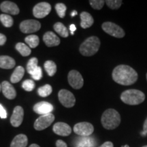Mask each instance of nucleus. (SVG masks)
<instances>
[{
  "label": "nucleus",
  "instance_id": "nucleus-1",
  "mask_svg": "<svg viewBox=\"0 0 147 147\" xmlns=\"http://www.w3.org/2000/svg\"><path fill=\"white\" fill-rule=\"evenodd\" d=\"M113 79L121 85H131L138 80V74L135 69L127 65H119L113 69Z\"/></svg>",
  "mask_w": 147,
  "mask_h": 147
},
{
  "label": "nucleus",
  "instance_id": "nucleus-2",
  "mask_svg": "<svg viewBox=\"0 0 147 147\" xmlns=\"http://www.w3.org/2000/svg\"><path fill=\"white\" fill-rule=\"evenodd\" d=\"M101 122L102 126L106 129H115L121 123L120 115L117 110L110 108L104 112Z\"/></svg>",
  "mask_w": 147,
  "mask_h": 147
},
{
  "label": "nucleus",
  "instance_id": "nucleus-3",
  "mask_svg": "<svg viewBox=\"0 0 147 147\" xmlns=\"http://www.w3.org/2000/svg\"><path fill=\"white\" fill-rule=\"evenodd\" d=\"M100 47V40L96 36H91L82 42L80 45V54L85 57H91L98 52Z\"/></svg>",
  "mask_w": 147,
  "mask_h": 147
},
{
  "label": "nucleus",
  "instance_id": "nucleus-4",
  "mask_svg": "<svg viewBox=\"0 0 147 147\" xmlns=\"http://www.w3.org/2000/svg\"><path fill=\"white\" fill-rule=\"evenodd\" d=\"M121 100L128 105H138L144 101L145 95L140 90L129 89L121 93Z\"/></svg>",
  "mask_w": 147,
  "mask_h": 147
},
{
  "label": "nucleus",
  "instance_id": "nucleus-5",
  "mask_svg": "<svg viewBox=\"0 0 147 147\" xmlns=\"http://www.w3.org/2000/svg\"><path fill=\"white\" fill-rule=\"evenodd\" d=\"M102 28L106 34L117 38H122L125 36L124 30L120 26L112 22H105L102 24Z\"/></svg>",
  "mask_w": 147,
  "mask_h": 147
},
{
  "label": "nucleus",
  "instance_id": "nucleus-6",
  "mask_svg": "<svg viewBox=\"0 0 147 147\" xmlns=\"http://www.w3.org/2000/svg\"><path fill=\"white\" fill-rule=\"evenodd\" d=\"M55 116L52 113L41 115L34 123V128L37 131H42L49 127L55 121Z\"/></svg>",
  "mask_w": 147,
  "mask_h": 147
},
{
  "label": "nucleus",
  "instance_id": "nucleus-7",
  "mask_svg": "<svg viewBox=\"0 0 147 147\" xmlns=\"http://www.w3.org/2000/svg\"><path fill=\"white\" fill-rule=\"evenodd\" d=\"M58 97L61 104L65 108H71L76 103V99L71 92L68 90L61 89L58 93Z\"/></svg>",
  "mask_w": 147,
  "mask_h": 147
},
{
  "label": "nucleus",
  "instance_id": "nucleus-8",
  "mask_svg": "<svg viewBox=\"0 0 147 147\" xmlns=\"http://www.w3.org/2000/svg\"><path fill=\"white\" fill-rule=\"evenodd\" d=\"M74 131L82 137H87L93 133L94 127L88 122L78 123L74 127Z\"/></svg>",
  "mask_w": 147,
  "mask_h": 147
},
{
  "label": "nucleus",
  "instance_id": "nucleus-9",
  "mask_svg": "<svg viewBox=\"0 0 147 147\" xmlns=\"http://www.w3.org/2000/svg\"><path fill=\"white\" fill-rule=\"evenodd\" d=\"M41 28V24L36 20H25L20 24V29L24 34H32Z\"/></svg>",
  "mask_w": 147,
  "mask_h": 147
},
{
  "label": "nucleus",
  "instance_id": "nucleus-10",
  "mask_svg": "<svg viewBox=\"0 0 147 147\" xmlns=\"http://www.w3.org/2000/svg\"><path fill=\"white\" fill-rule=\"evenodd\" d=\"M67 80L69 85L74 89H80L83 87L84 80L80 72L76 70H71L68 74Z\"/></svg>",
  "mask_w": 147,
  "mask_h": 147
},
{
  "label": "nucleus",
  "instance_id": "nucleus-11",
  "mask_svg": "<svg viewBox=\"0 0 147 147\" xmlns=\"http://www.w3.org/2000/svg\"><path fill=\"white\" fill-rule=\"evenodd\" d=\"M51 11V5L47 2H40L35 5L33 14L37 18H43L49 15Z\"/></svg>",
  "mask_w": 147,
  "mask_h": 147
},
{
  "label": "nucleus",
  "instance_id": "nucleus-12",
  "mask_svg": "<svg viewBox=\"0 0 147 147\" xmlns=\"http://www.w3.org/2000/svg\"><path fill=\"white\" fill-rule=\"evenodd\" d=\"M24 110L21 106H17L14 108L13 113L10 118V123L13 127H18L21 125L23 121Z\"/></svg>",
  "mask_w": 147,
  "mask_h": 147
},
{
  "label": "nucleus",
  "instance_id": "nucleus-13",
  "mask_svg": "<svg viewBox=\"0 0 147 147\" xmlns=\"http://www.w3.org/2000/svg\"><path fill=\"white\" fill-rule=\"evenodd\" d=\"M53 131L61 136H68L71 133V128L68 124L63 122L56 123L53 127Z\"/></svg>",
  "mask_w": 147,
  "mask_h": 147
},
{
  "label": "nucleus",
  "instance_id": "nucleus-14",
  "mask_svg": "<svg viewBox=\"0 0 147 147\" xmlns=\"http://www.w3.org/2000/svg\"><path fill=\"white\" fill-rule=\"evenodd\" d=\"M53 106L50 103L47 102H41L35 104L34 106V111L40 115H45L51 113L53 112Z\"/></svg>",
  "mask_w": 147,
  "mask_h": 147
},
{
  "label": "nucleus",
  "instance_id": "nucleus-15",
  "mask_svg": "<svg viewBox=\"0 0 147 147\" xmlns=\"http://www.w3.org/2000/svg\"><path fill=\"white\" fill-rule=\"evenodd\" d=\"M0 9L4 13L10 14L12 15H17L20 12L18 5L15 3L9 1H5L1 3L0 5Z\"/></svg>",
  "mask_w": 147,
  "mask_h": 147
},
{
  "label": "nucleus",
  "instance_id": "nucleus-16",
  "mask_svg": "<svg viewBox=\"0 0 147 147\" xmlns=\"http://www.w3.org/2000/svg\"><path fill=\"white\" fill-rule=\"evenodd\" d=\"M3 94L8 100H13L16 96V92L13 86L8 81H3L1 84Z\"/></svg>",
  "mask_w": 147,
  "mask_h": 147
},
{
  "label": "nucleus",
  "instance_id": "nucleus-17",
  "mask_svg": "<svg viewBox=\"0 0 147 147\" xmlns=\"http://www.w3.org/2000/svg\"><path fill=\"white\" fill-rule=\"evenodd\" d=\"M43 41L45 42V45L49 47H57V46L59 45L61 42L59 37L52 32L45 33L43 36Z\"/></svg>",
  "mask_w": 147,
  "mask_h": 147
},
{
  "label": "nucleus",
  "instance_id": "nucleus-18",
  "mask_svg": "<svg viewBox=\"0 0 147 147\" xmlns=\"http://www.w3.org/2000/svg\"><path fill=\"white\" fill-rule=\"evenodd\" d=\"M28 143V138L25 134H18L12 140L10 147H26Z\"/></svg>",
  "mask_w": 147,
  "mask_h": 147
},
{
  "label": "nucleus",
  "instance_id": "nucleus-19",
  "mask_svg": "<svg viewBox=\"0 0 147 147\" xmlns=\"http://www.w3.org/2000/svg\"><path fill=\"white\" fill-rule=\"evenodd\" d=\"M80 19H81V22H80V26L83 29H87L89 28L90 27L92 26L93 23H94V20L92 16L90 14L89 12H82L80 14Z\"/></svg>",
  "mask_w": 147,
  "mask_h": 147
},
{
  "label": "nucleus",
  "instance_id": "nucleus-20",
  "mask_svg": "<svg viewBox=\"0 0 147 147\" xmlns=\"http://www.w3.org/2000/svg\"><path fill=\"white\" fill-rule=\"evenodd\" d=\"M16 62L13 58L9 56H0V67L2 69H12L15 66Z\"/></svg>",
  "mask_w": 147,
  "mask_h": 147
},
{
  "label": "nucleus",
  "instance_id": "nucleus-21",
  "mask_svg": "<svg viewBox=\"0 0 147 147\" xmlns=\"http://www.w3.org/2000/svg\"><path fill=\"white\" fill-rule=\"evenodd\" d=\"M25 74V69L22 66H18L14 69V72L12 73V76L10 77V81L12 83H17L20 82L23 78Z\"/></svg>",
  "mask_w": 147,
  "mask_h": 147
},
{
  "label": "nucleus",
  "instance_id": "nucleus-22",
  "mask_svg": "<svg viewBox=\"0 0 147 147\" xmlns=\"http://www.w3.org/2000/svg\"><path fill=\"white\" fill-rule=\"evenodd\" d=\"M55 31L57 34L63 38H67L69 36V32L67 28L63 23H56L53 26Z\"/></svg>",
  "mask_w": 147,
  "mask_h": 147
},
{
  "label": "nucleus",
  "instance_id": "nucleus-23",
  "mask_svg": "<svg viewBox=\"0 0 147 147\" xmlns=\"http://www.w3.org/2000/svg\"><path fill=\"white\" fill-rule=\"evenodd\" d=\"M78 140L77 144H75V147H93L87 146L86 144H95L94 143V140L92 138L87 137H82L80 138H77Z\"/></svg>",
  "mask_w": 147,
  "mask_h": 147
},
{
  "label": "nucleus",
  "instance_id": "nucleus-24",
  "mask_svg": "<svg viewBox=\"0 0 147 147\" xmlns=\"http://www.w3.org/2000/svg\"><path fill=\"white\" fill-rule=\"evenodd\" d=\"M45 69L49 76H53L57 71V65L53 61H47L45 63Z\"/></svg>",
  "mask_w": 147,
  "mask_h": 147
},
{
  "label": "nucleus",
  "instance_id": "nucleus-25",
  "mask_svg": "<svg viewBox=\"0 0 147 147\" xmlns=\"http://www.w3.org/2000/svg\"><path fill=\"white\" fill-rule=\"evenodd\" d=\"M16 49L19 52L22 56L23 57H27L31 54L32 51H31V49L29 47H27L26 45L22 43V42H19V43L16 44Z\"/></svg>",
  "mask_w": 147,
  "mask_h": 147
},
{
  "label": "nucleus",
  "instance_id": "nucleus-26",
  "mask_svg": "<svg viewBox=\"0 0 147 147\" xmlns=\"http://www.w3.org/2000/svg\"><path fill=\"white\" fill-rule=\"evenodd\" d=\"M25 40L29 47L30 48H32V49H35V48L38 47L40 42L39 38L36 35H30V36H28L25 38Z\"/></svg>",
  "mask_w": 147,
  "mask_h": 147
},
{
  "label": "nucleus",
  "instance_id": "nucleus-27",
  "mask_svg": "<svg viewBox=\"0 0 147 147\" xmlns=\"http://www.w3.org/2000/svg\"><path fill=\"white\" fill-rule=\"evenodd\" d=\"M53 88L50 84H45L43 87H40L38 89V93L40 96L45 97L50 95L52 93Z\"/></svg>",
  "mask_w": 147,
  "mask_h": 147
},
{
  "label": "nucleus",
  "instance_id": "nucleus-28",
  "mask_svg": "<svg viewBox=\"0 0 147 147\" xmlns=\"http://www.w3.org/2000/svg\"><path fill=\"white\" fill-rule=\"evenodd\" d=\"M0 21H1V23L5 27H11L13 25L14 21L13 18L10 15L5 14H2L0 15Z\"/></svg>",
  "mask_w": 147,
  "mask_h": 147
},
{
  "label": "nucleus",
  "instance_id": "nucleus-29",
  "mask_svg": "<svg viewBox=\"0 0 147 147\" xmlns=\"http://www.w3.org/2000/svg\"><path fill=\"white\" fill-rule=\"evenodd\" d=\"M38 60L36 57H33L29 60L28 63L27 64V71L29 74L32 75V74L34 72L38 66Z\"/></svg>",
  "mask_w": 147,
  "mask_h": 147
},
{
  "label": "nucleus",
  "instance_id": "nucleus-30",
  "mask_svg": "<svg viewBox=\"0 0 147 147\" xmlns=\"http://www.w3.org/2000/svg\"><path fill=\"white\" fill-rule=\"evenodd\" d=\"M55 10H56L58 16L60 18H64V16H65V12L67 8H66V5L62 3H57L55 5Z\"/></svg>",
  "mask_w": 147,
  "mask_h": 147
},
{
  "label": "nucleus",
  "instance_id": "nucleus-31",
  "mask_svg": "<svg viewBox=\"0 0 147 147\" xmlns=\"http://www.w3.org/2000/svg\"><path fill=\"white\" fill-rule=\"evenodd\" d=\"M106 1L104 0H90L89 3L91 6L95 10H101L104 7Z\"/></svg>",
  "mask_w": 147,
  "mask_h": 147
},
{
  "label": "nucleus",
  "instance_id": "nucleus-32",
  "mask_svg": "<svg viewBox=\"0 0 147 147\" xmlns=\"http://www.w3.org/2000/svg\"><path fill=\"white\" fill-rule=\"evenodd\" d=\"M122 2L123 1L121 0H107L106 1V3L108 6L113 10H117L120 8Z\"/></svg>",
  "mask_w": 147,
  "mask_h": 147
},
{
  "label": "nucleus",
  "instance_id": "nucleus-33",
  "mask_svg": "<svg viewBox=\"0 0 147 147\" xmlns=\"http://www.w3.org/2000/svg\"><path fill=\"white\" fill-rule=\"evenodd\" d=\"M22 87L26 91H32L35 88V83L32 80H26L22 84Z\"/></svg>",
  "mask_w": 147,
  "mask_h": 147
},
{
  "label": "nucleus",
  "instance_id": "nucleus-34",
  "mask_svg": "<svg viewBox=\"0 0 147 147\" xmlns=\"http://www.w3.org/2000/svg\"><path fill=\"white\" fill-rule=\"evenodd\" d=\"M32 77L36 80H40L42 78V70L40 66H38L32 74Z\"/></svg>",
  "mask_w": 147,
  "mask_h": 147
},
{
  "label": "nucleus",
  "instance_id": "nucleus-35",
  "mask_svg": "<svg viewBox=\"0 0 147 147\" xmlns=\"http://www.w3.org/2000/svg\"><path fill=\"white\" fill-rule=\"evenodd\" d=\"M0 117L1 119H6L7 118V113L5 108L3 107V106L0 104Z\"/></svg>",
  "mask_w": 147,
  "mask_h": 147
},
{
  "label": "nucleus",
  "instance_id": "nucleus-36",
  "mask_svg": "<svg viewBox=\"0 0 147 147\" xmlns=\"http://www.w3.org/2000/svg\"><path fill=\"white\" fill-rule=\"evenodd\" d=\"M56 147H67V145L64 141L61 140H58L56 142Z\"/></svg>",
  "mask_w": 147,
  "mask_h": 147
},
{
  "label": "nucleus",
  "instance_id": "nucleus-37",
  "mask_svg": "<svg viewBox=\"0 0 147 147\" xmlns=\"http://www.w3.org/2000/svg\"><path fill=\"white\" fill-rule=\"evenodd\" d=\"M5 42H6V37L5 35L0 34V46L4 45Z\"/></svg>",
  "mask_w": 147,
  "mask_h": 147
},
{
  "label": "nucleus",
  "instance_id": "nucleus-38",
  "mask_svg": "<svg viewBox=\"0 0 147 147\" xmlns=\"http://www.w3.org/2000/svg\"><path fill=\"white\" fill-rule=\"evenodd\" d=\"M99 147H114V145L113 144V142H109V141H108V142H104V144H102Z\"/></svg>",
  "mask_w": 147,
  "mask_h": 147
},
{
  "label": "nucleus",
  "instance_id": "nucleus-39",
  "mask_svg": "<svg viewBox=\"0 0 147 147\" xmlns=\"http://www.w3.org/2000/svg\"><path fill=\"white\" fill-rule=\"evenodd\" d=\"M69 29H70V32H71V34L74 35V32L76 30V27L75 26L74 24H71V25L69 26Z\"/></svg>",
  "mask_w": 147,
  "mask_h": 147
},
{
  "label": "nucleus",
  "instance_id": "nucleus-40",
  "mask_svg": "<svg viewBox=\"0 0 147 147\" xmlns=\"http://www.w3.org/2000/svg\"><path fill=\"white\" fill-rule=\"evenodd\" d=\"M144 133H146L147 134V118L145 120L144 123V125H143V131Z\"/></svg>",
  "mask_w": 147,
  "mask_h": 147
},
{
  "label": "nucleus",
  "instance_id": "nucleus-41",
  "mask_svg": "<svg viewBox=\"0 0 147 147\" xmlns=\"http://www.w3.org/2000/svg\"><path fill=\"white\" fill-rule=\"evenodd\" d=\"M76 15H77V11L74 10L73 12L71 13V16L73 17V16H76Z\"/></svg>",
  "mask_w": 147,
  "mask_h": 147
},
{
  "label": "nucleus",
  "instance_id": "nucleus-42",
  "mask_svg": "<svg viewBox=\"0 0 147 147\" xmlns=\"http://www.w3.org/2000/svg\"><path fill=\"white\" fill-rule=\"evenodd\" d=\"M29 147H40V146H39V145L36 144H31Z\"/></svg>",
  "mask_w": 147,
  "mask_h": 147
},
{
  "label": "nucleus",
  "instance_id": "nucleus-43",
  "mask_svg": "<svg viewBox=\"0 0 147 147\" xmlns=\"http://www.w3.org/2000/svg\"><path fill=\"white\" fill-rule=\"evenodd\" d=\"M147 134L146 133H144V131H142L141 132V136H146Z\"/></svg>",
  "mask_w": 147,
  "mask_h": 147
},
{
  "label": "nucleus",
  "instance_id": "nucleus-44",
  "mask_svg": "<svg viewBox=\"0 0 147 147\" xmlns=\"http://www.w3.org/2000/svg\"><path fill=\"white\" fill-rule=\"evenodd\" d=\"M122 147H129L128 146V145H125V146H123Z\"/></svg>",
  "mask_w": 147,
  "mask_h": 147
},
{
  "label": "nucleus",
  "instance_id": "nucleus-45",
  "mask_svg": "<svg viewBox=\"0 0 147 147\" xmlns=\"http://www.w3.org/2000/svg\"><path fill=\"white\" fill-rule=\"evenodd\" d=\"M1 91V84H0V91Z\"/></svg>",
  "mask_w": 147,
  "mask_h": 147
},
{
  "label": "nucleus",
  "instance_id": "nucleus-46",
  "mask_svg": "<svg viewBox=\"0 0 147 147\" xmlns=\"http://www.w3.org/2000/svg\"><path fill=\"white\" fill-rule=\"evenodd\" d=\"M142 147H147V145H146V146H142Z\"/></svg>",
  "mask_w": 147,
  "mask_h": 147
},
{
  "label": "nucleus",
  "instance_id": "nucleus-47",
  "mask_svg": "<svg viewBox=\"0 0 147 147\" xmlns=\"http://www.w3.org/2000/svg\"><path fill=\"white\" fill-rule=\"evenodd\" d=\"M146 80H147V73H146Z\"/></svg>",
  "mask_w": 147,
  "mask_h": 147
}]
</instances>
